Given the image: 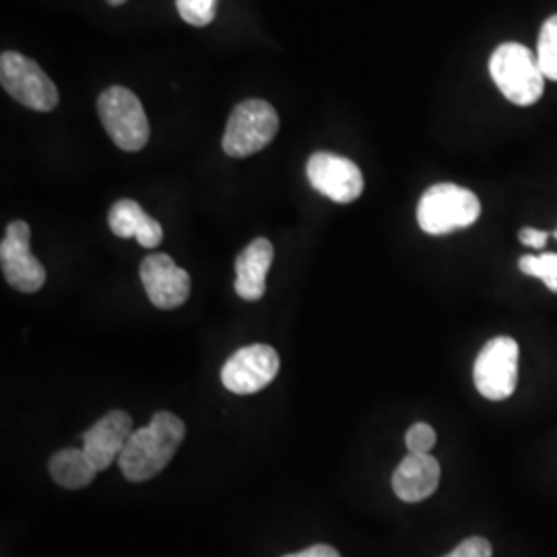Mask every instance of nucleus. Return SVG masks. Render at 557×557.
<instances>
[{"label": "nucleus", "mask_w": 557, "mask_h": 557, "mask_svg": "<svg viewBox=\"0 0 557 557\" xmlns=\"http://www.w3.org/2000/svg\"><path fill=\"white\" fill-rule=\"evenodd\" d=\"M186 436V425L174 413L160 411L149 425L135 430L119 458L120 471L128 481H147L161 473L176 457Z\"/></svg>", "instance_id": "1"}, {"label": "nucleus", "mask_w": 557, "mask_h": 557, "mask_svg": "<svg viewBox=\"0 0 557 557\" xmlns=\"http://www.w3.org/2000/svg\"><path fill=\"white\" fill-rule=\"evenodd\" d=\"M490 73L502 96L517 106H533L545 91L547 79L539 66L537 52L517 41L496 48L490 59Z\"/></svg>", "instance_id": "2"}, {"label": "nucleus", "mask_w": 557, "mask_h": 557, "mask_svg": "<svg viewBox=\"0 0 557 557\" xmlns=\"http://www.w3.org/2000/svg\"><path fill=\"white\" fill-rule=\"evenodd\" d=\"M481 215L478 195L453 182L430 186L418 205L419 227L430 236H446L473 225Z\"/></svg>", "instance_id": "3"}, {"label": "nucleus", "mask_w": 557, "mask_h": 557, "mask_svg": "<svg viewBox=\"0 0 557 557\" xmlns=\"http://www.w3.org/2000/svg\"><path fill=\"white\" fill-rule=\"evenodd\" d=\"M277 110L264 100H246L232 110L221 147L230 158L244 160L262 151L277 137Z\"/></svg>", "instance_id": "4"}, {"label": "nucleus", "mask_w": 557, "mask_h": 557, "mask_svg": "<svg viewBox=\"0 0 557 557\" xmlns=\"http://www.w3.org/2000/svg\"><path fill=\"white\" fill-rule=\"evenodd\" d=\"M98 114L106 133L122 151L135 153L147 145L151 135L149 120L139 98L131 89L114 85L101 91Z\"/></svg>", "instance_id": "5"}, {"label": "nucleus", "mask_w": 557, "mask_h": 557, "mask_svg": "<svg viewBox=\"0 0 557 557\" xmlns=\"http://www.w3.org/2000/svg\"><path fill=\"white\" fill-rule=\"evenodd\" d=\"M0 83L2 89L36 112H50L59 106V89L40 64L20 52H2L0 57Z\"/></svg>", "instance_id": "6"}, {"label": "nucleus", "mask_w": 557, "mask_h": 557, "mask_svg": "<svg viewBox=\"0 0 557 557\" xmlns=\"http://www.w3.org/2000/svg\"><path fill=\"white\" fill-rule=\"evenodd\" d=\"M518 343L512 337H496L479 351L473 366V382L479 395L490 400L512 397L518 386Z\"/></svg>", "instance_id": "7"}, {"label": "nucleus", "mask_w": 557, "mask_h": 557, "mask_svg": "<svg viewBox=\"0 0 557 557\" xmlns=\"http://www.w3.org/2000/svg\"><path fill=\"white\" fill-rule=\"evenodd\" d=\"M32 230L25 221H13L7 225L0 244L2 275L11 287L21 294H36L46 283V269L29 248Z\"/></svg>", "instance_id": "8"}, {"label": "nucleus", "mask_w": 557, "mask_h": 557, "mask_svg": "<svg viewBox=\"0 0 557 557\" xmlns=\"http://www.w3.org/2000/svg\"><path fill=\"white\" fill-rule=\"evenodd\" d=\"M277 351L269 345L238 349L221 368V382L234 395H255L267 388L278 374Z\"/></svg>", "instance_id": "9"}, {"label": "nucleus", "mask_w": 557, "mask_h": 557, "mask_svg": "<svg viewBox=\"0 0 557 557\" xmlns=\"http://www.w3.org/2000/svg\"><path fill=\"white\" fill-rule=\"evenodd\" d=\"M306 176L317 193L338 205L354 202L363 193L361 170L354 161L335 153H314L306 163Z\"/></svg>", "instance_id": "10"}, {"label": "nucleus", "mask_w": 557, "mask_h": 557, "mask_svg": "<svg viewBox=\"0 0 557 557\" xmlns=\"http://www.w3.org/2000/svg\"><path fill=\"white\" fill-rule=\"evenodd\" d=\"M139 275L147 298L160 310L180 308L190 296V275L168 255H149L140 262Z\"/></svg>", "instance_id": "11"}, {"label": "nucleus", "mask_w": 557, "mask_h": 557, "mask_svg": "<svg viewBox=\"0 0 557 557\" xmlns=\"http://www.w3.org/2000/svg\"><path fill=\"white\" fill-rule=\"evenodd\" d=\"M133 432V418L126 411L116 409L106 413L83 434V450L98 473L119 460Z\"/></svg>", "instance_id": "12"}, {"label": "nucleus", "mask_w": 557, "mask_h": 557, "mask_svg": "<svg viewBox=\"0 0 557 557\" xmlns=\"http://www.w3.org/2000/svg\"><path fill=\"white\" fill-rule=\"evenodd\" d=\"M440 475V462L432 455H407L393 475V490L398 499L418 504L438 490Z\"/></svg>", "instance_id": "13"}, {"label": "nucleus", "mask_w": 557, "mask_h": 557, "mask_svg": "<svg viewBox=\"0 0 557 557\" xmlns=\"http://www.w3.org/2000/svg\"><path fill=\"white\" fill-rule=\"evenodd\" d=\"M275 248L267 238L252 239L236 259V294L257 301L267 294V275L273 267Z\"/></svg>", "instance_id": "14"}, {"label": "nucleus", "mask_w": 557, "mask_h": 557, "mask_svg": "<svg viewBox=\"0 0 557 557\" xmlns=\"http://www.w3.org/2000/svg\"><path fill=\"white\" fill-rule=\"evenodd\" d=\"M108 223L114 236L135 238L143 248H158L163 239L160 221L149 218L137 200H116L108 213Z\"/></svg>", "instance_id": "15"}, {"label": "nucleus", "mask_w": 557, "mask_h": 557, "mask_svg": "<svg viewBox=\"0 0 557 557\" xmlns=\"http://www.w3.org/2000/svg\"><path fill=\"white\" fill-rule=\"evenodd\" d=\"M48 469L60 487H66V490H83L98 475V469L91 465V460L87 458L83 448L60 450L50 458Z\"/></svg>", "instance_id": "16"}, {"label": "nucleus", "mask_w": 557, "mask_h": 557, "mask_svg": "<svg viewBox=\"0 0 557 557\" xmlns=\"http://www.w3.org/2000/svg\"><path fill=\"white\" fill-rule=\"evenodd\" d=\"M537 59L545 79L557 81V15L545 21L539 32Z\"/></svg>", "instance_id": "17"}, {"label": "nucleus", "mask_w": 557, "mask_h": 557, "mask_svg": "<svg viewBox=\"0 0 557 557\" xmlns=\"http://www.w3.org/2000/svg\"><path fill=\"white\" fill-rule=\"evenodd\" d=\"M518 269L529 277L541 278L549 292L557 294V255L554 252L527 255L518 260Z\"/></svg>", "instance_id": "18"}, {"label": "nucleus", "mask_w": 557, "mask_h": 557, "mask_svg": "<svg viewBox=\"0 0 557 557\" xmlns=\"http://www.w3.org/2000/svg\"><path fill=\"white\" fill-rule=\"evenodd\" d=\"M176 9L186 23L207 27L218 15V0H176Z\"/></svg>", "instance_id": "19"}, {"label": "nucleus", "mask_w": 557, "mask_h": 557, "mask_svg": "<svg viewBox=\"0 0 557 557\" xmlns=\"http://www.w3.org/2000/svg\"><path fill=\"white\" fill-rule=\"evenodd\" d=\"M405 442H407L409 455H430V450L436 446V432L430 423L419 421L407 430Z\"/></svg>", "instance_id": "20"}, {"label": "nucleus", "mask_w": 557, "mask_h": 557, "mask_svg": "<svg viewBox=\"0 0 557 557\" xmlns=\"http://www.w3.org/2000/svg\"><path fill=\"white\" fill-rule=\"evenodd\" d=\"M492 543L487 539L471 537L465 539L460 545H457L448 556L444 557H492Z\"/></svg>", "instance_id": "21"}, {"label": "nucleus", "mask_w": 557, "mask_h": 557, "mask_svg": "<svg viewBox=\"0 0 557 557\" xmlns=\"http://www.w3.org/2000/svg\"><path fill=\"white\" fill-rule=\"evenodd\" d=\"M547 238H549L547 232H541V230H535V227H522L520 234H518V239H520L524 246L535 248V250H543L545 244H547Z\"/></svg>", "instance_id": "22"}, {"label": "nucleus", "mask_w": 557, "mask_h": 557, "mask_svg": "<svg viewBox=\"0 0 557 557\" xmlns=\"http://www.w3.org/2000/svg\"><path fill=\"white\" fill-rule=\"evenodd\" d=\"M283 557H341L338 556L337 549L331 547V545H312L299 554H289V556Z\"/></svg>", "instance_id": "23"}, {"label": "nucleus", "mask_w": 557, "mask_h": 557, "mask_svg": "<svg viewBox=\"0 0 557 557\" xmlns=\"http://www.w3.org/2000/svg\"><path fill=\"white\" fill-rule=\"evenodd\" d=\"M126 0H108V4H112V7H120V4H124Z\"/></svg>", "instance_id": "24"}, {"label": "nucleus", "mask_w": 557, "mask_h": 557, "mask_svg": "<svg viewBox=\"0 0 557 557\" xmlns=\"http://www.w3.org/2000/svg\"><path fill=\"white\" fill-rule=\"evenodd\" d=\"M556 239H557V232H556Z\"/></svg>", "instance_id": "25"}]
</instances>
